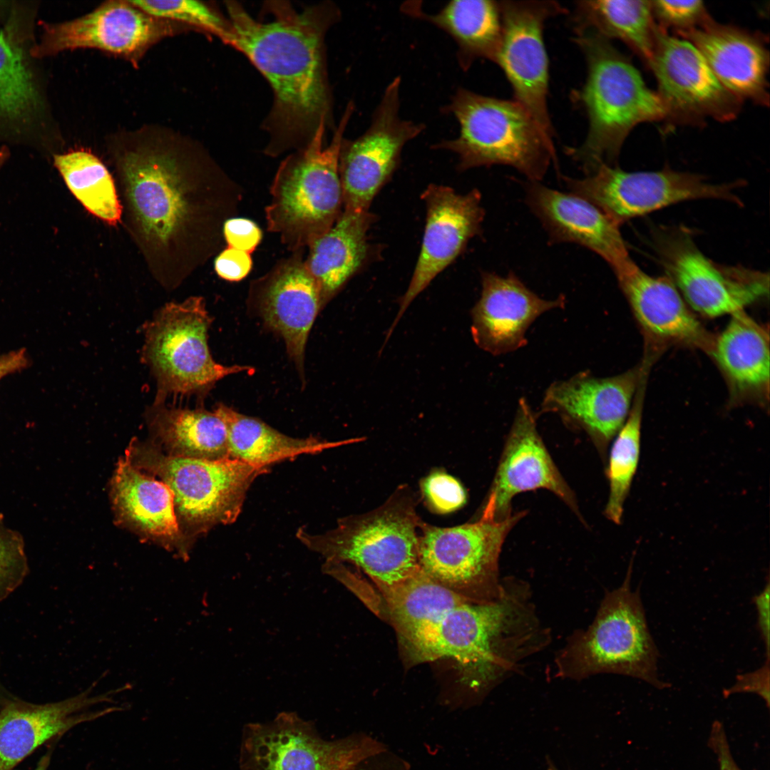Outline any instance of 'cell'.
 <instances>
[{
    "instance_id": "cell-1",
    "label": "cell",
    "mask_w": 770,
    "mask_h": 770,
    "mask_svg": "<svg viewBox=\"0 0 770 770\" xmlns=\"http://www.w3.org/2000/svg\"><path fill=\"white\" fill-rule=\"evenodd\" d=\"M229 46L243 53L269 82L271 110L263 123L265 153L277 157L305 148L320 125L334 130L325 36L340 17L329 1L298 11L284 1H267V21L252 17L239 3L226 1Z\"/></svg>"
},
{
    "instance_id": "cell-2",
    "label": "cell",
    "mask_w": 770,
    "mask_h": 770,
    "mask_svg": "<svg viewBox=\"0 0 770 770\" xmlns=\"http://www.w3.org/2000/svg\"><path fill=\"white\" fill-rule=\"evenodd\" d=\"M550 640L528 584L506 578L497 600L457 606L402 645L411 662L454 660L466 689L481 698Z\"/></svg>"
},
{
    "instance_id": "cell-3",
    "label": "cell",
    "mask_w": 770,
    "mask_h": 770,
    "mask_svg": "<svg viewBox=\"0 0 770 770\" xmlns=\"http://www.w3.org/2000/svg\"><path fill=\"white\" fill-rule=\"evenodd\" d=\"M575 33L587 75L573 98L585 111L588 129L583 143L566 152L587 175L601 165H612L635 127L664 121L666 113L657 92L610 40L590 29Z\"/></svg>"
},
{
    "instance_id": "cell-4",
    "label": "cell",
    "mask_w": 770,
    "mask_h": 770,
    "mask_svg": "<svg viewBox=\"0 0 770 770\" xmlns=\"http://www.w3.org/2000/svg\"><path fill=\"white\" fill-rule=\"evenodd\" d=\"M415 497L406 486L399 487L379 507L339 519L320 533L302 527L297 538L325 560L354 565L382 590L416 575L419 563V517Z\"/></svg>"
},
{
    "instance_id": "cell-5",
    "label": "cell",
    "mask_w": 770,
    "mask_h": 770,
    "mask_svg": "<svg viewBox=\"0 0 770 770\" xmlns=\"http://www.w3.org/2000/svg\"><path fill=\"white\" fill-rule=\"evenodd\" d=\"M354 111L349 102L329 145H324L327 128L322 125L310 143L288 155L277 170L265 210L267 227L292 252L305 250L343 210L339 157Z\"/></svg>"
},
{
    "instance_id": "cell-6",
    "label": "cell",
    "mask_w": 770,
    "mask_h": 770,
    "mask_svg": "<svg viewBox=\"0 0 770 770\" xmlns=\"http://www.w3.org/2000/svg\"><path fill=\"white\" fill-rule=\"evenodd\" d=\"M459 125L458 137L433 148L456 154L460 170L482 166H511L530 181L539 182L556 162L553 140L515 100L457 89L446 106Z\"/></svg>"
},
{
    "instance_id": "cell-7",
    "label": "cell",
    "mask_w": 770,
    "mask_h": 770,
    "mask_svg": "<svg viewBox=\"0 0 770 770\" xmlns=\"http://www.w3.org/2000/svg\"><path fill=\"white\" fill-rule=\"evenodd\" d=\"M632 566L622 585L605 593L592 624L574 633L558 652L560 677L581 680L610 673L640 679L659 689L669 686L658 676L659 652L640 587L634 592L630 587Z\"/></svg>"
},
{
    "instance_id": "cell-8",
    "label": "cell",
    "mask_w": 770,
    "mask_h": 770,
    "mask_svg": "<svg viewBox=\"0 0 770 770\" xmlns=\"http://www.w3.org/2000/svg\"><path fill=\"white\" fill-rule=\"evenodd\" d=\"M126 453L133 465L155 473L170 488L178 525L183 524L190 536L235 522L251 485L268 471L231 458L207 461L164 455L138 442L132 443Z\"/></svg>"
},
{
    "instance_id": "cell-9",
    "label": "cell",
    "mask_w": 770,
    "mask_h": 770,
    "mask_svg": "<svg viewBox=\"0 0 770 770\" xmlns=\"http://www.w3.org/2000/svg\"><path fill=\"white\" fill-rule=\"evenodd\" d=\"M212 319L205 300L191 297L161 307L144 326L142 359L157 382L155 401L173 396H204L227 376L254 371L215 361L208 346Z\"/></svg>"
},
{
    "instance_id": "cell-10",
    "label": "cell",
    "mask_w": 770,
    "mask_h": 770,
    "mask_svg": "<svg viewBox=\"0 0 770 770\" xmlns=\"http://www.w3.org/2000/svg\"><path fill=\"white\" fill-rule=\"evenodd\" d=\"M525 515L518 512L503 520L481 513L478 519L442 528L422 521L419 530L421 569L458 594L478 602H490L501 593L499 555L510 530Z\"/></svg>"
},
{
    "instance_id": "cell-11",
    "label": "cell",
    "mask_w": 770,
    "mask_h": 770,
    "mask_svg": "<svg viewBox=\"0 0 770 770\" xmlns=\"http://www.w3.org/2000/svg\"><path fill=\"white\" fill-rule=\"evenodd\" d=\"M178 133L145 125L113 137L122 148L119 160L137 216L145 232L160 241L168 240L189 212L174 151Z\"/></svg>"
},
{
    "instance_id": "cell-12",
    "label": "cell",
    "mask_w": 770,
    "mask_h": 770,
    "mask_svg": "<svg viewBox=\"0 0 770 770\" xmlns=\"http://www.w3.org/2000/svg\"><path fill=\"white\" fill-rule=\"evenodd\" d=\"M653 245L667 277L689 308L704 317L731 316L769 294L767 273L713 262L684 229L657 228Z\"/></svg>"
},
{
    "instance_id": "cell-13",
    "label": "cell",
    "mask_w": 770,
    "mask_h": 770,
    "mask_svg": "<svg viewBox=\"0 0 770 770\" xmlns=\"http://www.w3.org/2000/svg\"><path fill=\"white\" fill-rule=\"evenodd\" d=\"M387 750L364 733L327 741L312 723L294 712H281L267 723H251L243 730L242 770H350Z\"/></svg>"
},
{
    "instance_id": "cell-14",
    "label": "cell",
    "mask_w": 770,
    "mask_h": 770,
    "mask_svg": "<svg viewBox=\"0 0 770 770\" xmlns=\"http://www.w3.org/2000/svg\"><path fill=\"white\" fill-rule=\"evenodd\" d=\"M565 181L570 192L595 205L619 226L687 200L717 199L741 205L734 190L742 182L714 184L702 175L669 168L626 172L603 164L585 178Z\"/></svg>"
},
{
    "instance_id": "cell-15",
    "label": "cell",
    "mask_w": 770,
    "mask_h": 770,
    "mask_svg": "<svg viewBox=\"0 0 770 770\" xmlns=\"http://www.w3.org/2000/svg\"><path fill=\"white\" fill-rule=\"evenodd\" d=\"M400 76L385 88L369 125L354 140L344 138L339 157L343 209L367 211L397 168L404 147L425 125L402 118Z\"/></svg>"
},
{
    "instance_id": "cell-16",
    "label": "cell",
    "mask_w": 770,
    "mask_h": 770,
    "mask_svg": "<svg viewBox=\"0 0 770 770\" xmlns=\"http://www.w3.org/2000/svg\"><path fill=\"white\" fill-rule=\"evenodd\" d=\"M189 30L183 24L146 14L130 0H110L80 17L46 24L41 41L32 52L43 57L66 51L96 49L136 67L153 46Z\"/></svg>"
},
{
    "instance_id": "cell-17",
    "label": "cell",
    "mask_w": 770,
    "mask_h": 770,
    "mask_svg": "<svg viewBox=\"0 0 770 770\" xmlns=\"http://www.w3.org/2000/svg\"><path fill=\"white\" fill-rule=\"evenodd\" d=\"M669 125H702L712 118L734 120L743 101L719 81L698 49L662 29L652 61Z\"/></svg>"
},
{
    "instance_id": "cell-18",
    "label": "cell",
    "mask_w": 770,
    "mask_h": 770,
    "mask_svg": "<svg viewBox=\"0 0 770 770\" xmlns=\"http://www.w3.org/2000/svg\"><path fill=\"white\" fill-rule=\"evenodd\" d=\"M502 36L496 63L510 84L514 100L553 140L548 107L549 63L543 30L550 18L567 12L554 1H499Z\"/></svg>"
},
{
    "instance_id": "cell-19",
    "label": "cell",
    "mask_w": 770,
    "mask_h": 770,
    "mask_svg": "<svg viewBox=\"0 0 770 770\" xmlns=\"http://www.w3.org/2000/svg\"><path fill=\"white\" fill-rule=\"evenodd\" d=\"M652 359L620 374L597 377L582 371L551 383L544 392L538 414L558 415L568 427L585 432L602 454L630 414L644 372Z\"/></svg>"
},
{
    "instance_id": "cell-20",
    "label": "cell",
    "mask_w": 770,
    "mask_h": 770,
    "mask_svg": "<svg viewBox=\"0 0 770 770\" xmlns=\"http://www.w3.org/2000/svg\"><path fill=\"white\" fill-rule=\"evenodd\" d=\"M421 199L426 211L421 249L410 283L399 300V310L384 345L412 302L481 231L485 212L478 190L460 194L451 187L431 184Z\"/></svg>"
},
{
    "instance_id": "cell-21",
    "label": "cell",
    "mask_w": 770,
    "mask_h": 770,
    "mask_svg": "<svg viewBox=\"0 0 770 770\" xmlns=\"http://www.w3.org/2000/svg\"><path fill=\"white\" fill-rule=\"evenodd\" d=\"M304 250L292 252L252 281L247 297L251 311L283 339L302 377L309 334L324 308L319 289L305 265Z\"/></svg>"
},
{
    "instance_id": "cell-22",
    "label": "cell",
    "mask_w": 770,
    "mask_h": 770,
    "mask_svg": "<svg viewBox=\"0 0 770 770\" xmlns=\"http://www.w3.org/2000/svg\"><path fill=\"white\" fill-rule=\"evenodd\" d=\"M539 488L553 493L580 518L575 496L539 434L536 414L521 397L481 512L505 519L513 514L511 502L517 494Z\"/></svg>"
},
{
    "instance_id": "cell-23",
    "label": "cell",
    "mask_w": 770,
    "mask_h": 770,
    "mask_svg": "<svg viewBox=\"0 0 770 770\" xmlns=\"http://www.w3.org/2000/svg\"><path fill=\"white\" fill-rule=\"evenodd\" d=\"M619 287L641 327L648 351L656 354L671 344L710 354L714 336L696 317L667 277H653L633 261L615 273Z\"/></svg>"
},
{
    "instance_id": "cell-24",
    "label": "cell",
    "mask_w": 770,
    "mask_h": 770,
    "mask_svg": "<svg viewBox=\"0 0 770 770\" xmlns=\"http://www.w3.org/2000/svg\"><path fill=\"white\" fill-rule=\"evenodd\" d=\"M480 298L471 311L475 344L493 356L525 346L526 333L543 314L563 308L564 295L545 299L530 289L514 273L506 276L483 272Z\"/></svg>"
},
{
    "instance_id": "cell-25",
    "label": "cell",
    "mask_w": 770,
    "mask_h": 770,
    "mask_svg": "<svg viewBox=\"0 0 770 770\" xmlns=\"http://www.w3.org/2000/svg\"><path fill=\"white\" fill-rule=\"evenodd\" d=\"M525 190V202L551 243L582 246L602 257L614 273L633 262L620 226L591 202L536 181H530Z\"/></svg>"
},
{
    "instance_id": "cell-26",
    "label": "cell",
    "mask_w": 770,
    "mask_h": 770,
    "mask_svg": "<svg viewBox=\"0 0 770 770\" xmlns=\"http://www.w3.org/2000/svg\"><path fill=\"white\" fill-rule=\"evenodd\" d=\"M678 36L698 49L731 93L743 102L769 106V52L764 35L713 20Z\"/></svg>"
},
{
    "instance_id": "cell-27",
    "label": "cell",
    "mask_w": 770,
    "mask_h": 770,
    "mask_svg": "<svg viewBox=\"0 0 770 770\" xmlns=\"http://www.w3.org/2000/svg\"><path fill=\"white\" fill-rule=\"evenodd\" d=\"M97 684L98 681L81 694L61 702L45 704L7 702L0 709V770H11L43 743L76 724L120 710L114 707L79 714L90 706L110 702L113 694L127 689L123 686L90 697Z\"/></svg>"
},
{
    "instance_id": "cell-28",
    "label": "cell",
    "mask_w": 770,
    "mask_h": 770,
    "mask_svg": "<svg viewBox=\"0 0 770 770\" xmlns=\"http://www.w3.org/2000/svg\"><path fill=\"white\" fill-rule=\"evenodd\" d=\"M376 216L344 210L333 225L307 247L305 265L319 289L324 307L375 257L369 232Z\"/></svg>"
},
{
    "instance_id": "cell-29",
    "label": "cell",
    "mask_w": 770,
    "mask_h": 770,
    "mask_svg": "<svg viewBox=\"0 0 770 770\" xmlns=\"http://www.w3.org/2000/svg\"><path fill=\"white\" fill-rule=\"evenodd\" d=\"M714 337L712 355L737 399H769L770 357L768 329L745 311L730 316Z\"/></svg>"
},
{
    "instance_id": "cell-30",
    "label": "cell",
    "mask_w": 770,
    "mask_h": 770,
    "mask_svg": "<svg viewBox=\"0 0 770 770\" xmlns=\"http://www.w3.org/2000/svg\"><path fill=\"white\" fill-rule=\"evenodd\" d=\"M112 499L118 518L148 538L175 543L180 537L174 497L161 481L145 475L128 456L118 463L112 481Z\"/></svg>"
},
{
    "instance_id": "cell-31",
    "label": "cell",
    "mask_w": 770,
    "mask_h": 770,
    "mask_svg": "<svg viewBox=\"0 0 770 770\" xmlns=\"http://www.w3.org/2000/svg\"><path fill=\"white\" fill-rule=\"evenodd\" d=\"M149 428L169 455L222 461L230 458L227 424L217 409H184L154 401L146 411Z\"/></svg>"
},
{
    "instance_id": "cell-32",
    "label": "cell",
    "mask_w": 770,
    "mask_h": 770,
    "mask_svg": "<svg viewBox=\"0 0 770 770\" xmlns=\"http://www.w3.org/2000/svg\"><path fill=\"white\" fill-rule=\"evenodd\" d=\"M404 11L449 35L457 46V58L463 70L469 69L479 58L496 62L502 36L500 2L454 0L433 14L411 4L404 6Z\"/></svg>"
},
{
    "instance_id": "cell-33",
    "label": "cell",
    "mask_w": 770,
    "mask_h": 770,
    "mask_svg": "<svg viewBox=\"0 0 770 770\" xmlns=\"http://www.w3.org/2000/svg\"><path fill=\"white\" fill-rule=\"evenodd\" d=\"M216 408L227 424L230 458L256 467L269 468L271 464L302 454L317 453L364 440L354 438L329 441L316 437L294 438L223 404Z\"/></svg>"
},
{
    "instance_id": "cell-34",
    "label": "cell",
    "mask_w": 770,
    "mask_h": 770,
    "mask_svg": "<svg viewBox=\"0 0 770 770\" xmlns=\"http://www.w3.org/2000/svg\"><path fill=\"white\" fill-rule=\"evenodd\" d=\"M575 6V31L590 29L609 40H620L649 67L662 30L650 1H580Z\"/></svg>"
},
{
    "instance_id": "cell-35",
    "label": "cell",
    "mask_w": 770,
    "mask_h": 770,
    "mask_svg": "<svg viewBox=\"0 0 770 770\" xmlns=\"http://www.w3.org/2000/svg\"><path fill=\"white\" fill-rule=\"evenodd\" d=\"M389 621L404 642L453 608L474 602L435 580L421 570L395 586L379 591Z\"/></svg>"
},
{
    "instance_id": "cell-36",
    "label": "cell",
    "mask_w": 770,
    "mask_h": 770,
    "mask_svg": "<svg viewBox=\"0 0 770 770\" xmlns=\"http://www.w3.org/2000/svg\"><path fill=\"white\" fill-rule=\"evenodd\" d=\"M54 165L75 197L93 215L114 225L121 215L111 175L93 154L80 150L56 155Z\"/></svg>"
},
{
    "instance_id": "cell-37",
    "label": "cell",
    "mask_w": 770,
    "mask_h": 770,
    "mask_svg": "<svg viewBox=\"0 0 770 770\" xmlns=\"http://www.w3.org/2000/svg\"><path fill=\"white\" fill-rule=\"evenodd\" d=\"M647 372L646 371L640 379L630 414L616 434L610 453L607 470L610 490L605 515L616 524L621 523L624 503L639 463Z\"/></svg>"
},
{
    "instance_id": "cell-38",
    "label": "cell",
    "mask_w": 770,
    "mask_h": 770,
    "mask_svg": "<svg viewBox=\"0 0 770 770\" xmlns=\"http://www.w3.org/2000/svg\"><path fill=\"white\" fill-rule=\"evenodd\" d=\"M38 97L23 50L7 31H0V117L26 120Z\"/></svg>"
},
{
    "instance_id": "cell-39",
    "label": "cell",
    "mask_w": 770,
    "mask_h": 770,
    "mask_svg": "<svg viewBox=\"0 0 770 770\" xmlns=\"http://www.w3.org/2000/svg\"><path fill=\"white\" fill-rule=\"evenodd\" d=\"M130 1L153 17L198 30L215 36L228 45L231 31L228 19L210 4L192 0Z\"/></svg>"
},
{
    "instance_id": "cell-40",
    "label": "cell",
    "mask_w": 770,
    "mask_h": 770,
    "mask_svg": "<svg viewBox=\"0 0 770 770\" xmlns=\"http://www.w3.org/2000/svg\"><path fill=\"white\" fill-rule=\"evenodd\" d=\"M650 4L658 26L666 31L672 29L677 36L700 29L714 20L700 0H653Z\"/></svg>"
},
{
    "instance_id": "cell-41",
    "label": "cell",
    "mask_w": 770,
    "mask_h": 770,
    "mask_svg": "<svg viewBox=\"0 0 770 770\" xmlns=\"http://www.w3.org/2000/svg\"><path fill=\"white\" fill-rule=\"evenodd\" d=\"M28 573L24 538L19 532L4 525L0 514V601L23 582Z\"/></svg>"
},
{
    "instance_id": "cell-42",
    "label": "cell",
    "mask_w": 770,
    "mask_h": 770,
    "mask_svg": "<svg viewBox=\"0 0 770 770\" xmlns=\"http://www.w3.org/2000/svg\"><path fill=\"white\" fill-rule=\"evenodd\" d=\"M421 490L427 506L437 513H448L462 507L466 494L461 484L443 472L429 474L421 481Z\"/></svg>"
},
{
    "instance_id": "cell-43",
    "label": "cell",
    "mask_w": 770,
    "mask_h": 770,
    "mask_svg": "<svg viewBox=\"0 0 770 770\" xmlns=\"http://www.w3.org/2000/svg\"><path fill=\"white\" fill-rule=\"evenodd\" d=\"M222 235L227 246L252 254L260 243L262 232L252 220L232 217L224 224Z\"/></svg>"
},
{
    "instance_id": "cell-44",
    "label": "cell",
    "mask_w": 770,
    "mask_h": 770,
    "mask_svg": "<svg viewBox=\"0 0 770 770\" xmlns=\"http://www.w3.org/2000/svg\"><path fill=\"white\" fill-rule=\"evenodd\" d=\"M214 267L221 279L239 282L252 270V259L251 254L227 246L215 258Z\"/></svg>"
},
{
    "instance_id": "cell-45",
    "label": "cell",
    "mask_w": 770,
    "mask_h": 770,
    "mask_svg": "<svg viewBox=\"0 0 770 770\" xmlns=\"http://www.w3.org/2000/svg\"><path fill=\"white\" fill-rule=\"evenodd\" d=\"M738 692L756 693L769 707V658L756 671L738 675L734 685L724 691V697Z\"/></svg>"
},
{
    "instance_id": "cell-46",
    "label": "cell",
    "mask_w": 770,
    "mask_h": 770,
    "mask_svg": "<svg viewBox=\"0 0 770 770\" xmlns=\"http://www.w3.org/2000/svg\"><path fill=\"white\" fill-rule=\"evenodd\" d=\"M708 746L717 756L719 770H741L731 752L724 725L718 720L712 725Z\"/></svg>"
},
{
    "instance_id": "cell-47",
    "label": "cell",
    "mask_w": 770,
    "mask_h": 770,
    "mask_svg": "<svg viewBox=\"0 0 770 770\" xmlns=\"http://www.w3.org/2000/svg\"><path fill=\"white\" fill-rule=\"evenodd\" d=\"M350 770H410V768L404 760L387 749L370 756Z\"/></svg>"
},
{
    "instance_id": "cell-48",
    "label": "cell",
    "mask_w": 770,
    "mask_h": 770,
    "mask_svg": "<svg viewBox=\"0 0 770 770\" xmlns=\"http://www.w3.org/2000/svg\"><path fill=\"white\" fill-rule=\"evenodd\" d=\"M769 590L768 581L764 590L753 598L757 611L759 631L766 647V658H769Z\"/></svg>"
},
{
    "instance_id": "cell-49",
    "label": "cell",
    "mask_w": 770,
    "mask_h": 770,
    "mask_svg": "<svg viewBox=\"0 0 770 770\" xmlns=\"http://www.w3.org/2000/svg\"><path fill=\"white\" fill-rule=\"evenodd\" d=\"M29 364L24 349H19L0 355V380L16 371L26 369Z\"/></svg>"
},
{
    "instance_id": "cell-50",
    "label": "cell",
    "mask_w": 770,
    "mask_h": 770,
    "mask_svg": "<svg viewBox=\"0 0 770 770\" xmlns=\"http://www.w3.org/2000/svg\"><path fill=\"white\" fill-rule=\"evenodd\" d=\"M48 763L49 757L48 756H45L41 759L39 764L34 770H46Z\"/></svg>"
},
{
    "instance_id": "cell-51",
    "label": "cell",
    "mask_w": 770,
    "mask_h": 770,
    "mask_svg": "<svg viewBox=\"0 0 770 770\" xmlns=\"http://www.w3.org/2000/svg\"><path fill=\"white\" fill-rule=\"evenodd\" d=\"M7 155L8 153L6 148H3L0 150V168L6 159Z\"/></svg>"
},
{
    "instance_id": "cell-52",
    "label": "cell",
    "mask_w": 770,
    "mask_h": 770,
    "mask_svg": "<svg viewBox=\"0 0 770 770\" xmlns=\"http://www.w3.org/2000/svg\"><path fill=\"white\" fill-rule=\"evenodd\" d=\"M546 761H547V770H560L555 766V765L553 763V761L550 759H547Z\"/></svg>"
}]
</instances>
